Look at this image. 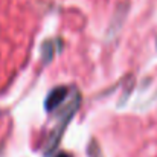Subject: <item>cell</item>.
Listing matches in <instances>:
<instances>
[{
  "mask_svg": "<svg viewBox=\"0 0 157 157\" xmlns=\"http://www.w3.org/2000/svg\"><path fill=\"white\" fill-rule=\"evenodd\" d=\"M79 104H81V95H79L78 90L72 89L67 101L59 107L61 108V111H59V122L53 128L52 134H51V137H49V140L46 144V150H44L46 154H51V151H53L58 147V144H59V140H61V137L64 134V130L67 128V125L72 121V117L76 113V110L79 108Z\"/></svg>",
  "mask_w": 157,
  "mask_h": 157,
  "instance_id": "obj_1",
  "label": "cell"
},
{
  "mask_svg": "<svg viewBox=\"0 0 157 157\" xmlns=\"http://www.w3.org/2000/svg\"><path fill=\"white\" fill-rule=\"evenodd\" d=\"M70 92H72V90H70L69 87H64V86H58V87H55L52 92L48 95V98H46V101H44L46 110H48V111H52V110L59 108L61 105L67 101Z\"/></svg>",
  "mask_w": 157,
  "mask_h": 157,
  "instance_id": "obj_2",
  "label": "cell"
},
{
  "mask_svg": "<svg viewBox=\"0 0 157 157\" xmlns=\"http://www.w3.org/2000/svg\"><path fill=\"white\" fill-rule=\"evenodd\" d=\"M61 51V41L59 40H49L43 44L41 48V59L44 64H48L49 61H52L55 53Z\"/></svg>",
  "mask_w": 157,
  "mask_h": 157,
  "instance_id": "obj_3",
  "label": "cell"
},
{
  "mask_svg": "<svg viewBox=\"0 0 157 157\" xmlns=\"http://www.w3.org/2000/svg\"><path fill=\"white\" fill-rule=\"evenodd\" d=\"M87 154H89V157H104V153H102L101 147L98 145V142L95 139L90 140V144L87 147Z\"/></svg>",
  "mask_w": 157,
  "mask_h": 157,
  "instance_id": "obj_4",
  "label": "cell"
},
{
  "mask_svg": "<svg viewBox=\"0 0 157 157\" xmlns=\"http://www.w3.org/2000/svg\"><path fill=\"white\" fill-rule=\"evenodd\" d=\"M55 157H72V156L67 154V153H61V154H58V156H55Z\"/></svg>",
  "mask_w": 157,
  "mask_h": 157,
  "instance_id": "obj_5",
  "label": "cell"
}]
</instances>
